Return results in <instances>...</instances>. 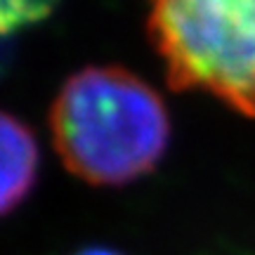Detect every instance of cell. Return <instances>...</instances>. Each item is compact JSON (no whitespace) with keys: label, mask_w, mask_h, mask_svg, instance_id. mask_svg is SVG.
Wrapping results in <instances>:
<instances>
[{"label":"cell","mask_w":255,"mask_h":255,"mask_svg":"<svg viewBox=\"0 0 255 255\" xmlns=\"http://www.w3.org/2000/svg\"><path fill=\"white\" fill-rule=\"evenodd\" d=\"M50 132L71 175L92 187H123L161 163L170 144V114L137 73L85 66L57 90Z\"/></svg>","instance_id":"1"},{"label":"cell","mask_w":255,"mask_h":255,"mask_svg":"<svg viewBox=\"0 0 255 255\" xmlns=\"http://www.w3.org/2000/svg\"><path fill=\"white\" fill-rule=\"evenodd\" d=\"M71 255H126V253H121V251L109 246H85V248H78Z\"/></svg>","instance_id":"5"},{"label":"cell","mask_w":255,"mask_h":255,"mask_svg":"<svg viewBox=\"0 0 255 255\" xmlns=\"http://www.w3.org/2000/svg\"><path fill=\"white\" fill-rule=\"evenodd\" d=\"M50 14V5L43 2H0V76L7 71L14 55L19 33Z\"/></svg>","instance_id":"4"},{"label":"cell","mask_w":255,"mask_h":255,"mask_svg":"<svg viewBox=\"0 0 255 255\" xmlns=\"http://www.w3.org/2000/svg\"><path fill=\"white\" fill-rule=\"evenodd\" d=\"M40 149L33 130L14 114L0 111V215L19 208L33 191Z\"/></svg>","instance_id":"3"},{"label":"cell","mask_w":255,"mask_h":255,"mask_svg":"<svg viewBox=\"0 0 255 255\" xmlns=\"http://www.w3.org/2000/svg\"><path fill=\"white\" fill-rule=\"evenodd\" d=\"M146 36L173 90H203L255 119V0H163Z\"/></svg>","instance_id":"2"}]
</instances>
